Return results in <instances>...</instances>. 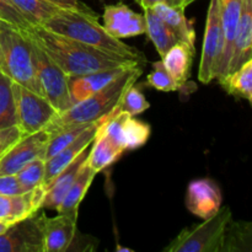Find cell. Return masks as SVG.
I'll use <instances>...</instances> for the list:
<instances>
[{"instance_id":"1","label":"cell","mask_w":252,"mask_h":252,"mask_svg":"<svg viewBox=\"0 0 252 252\" xmlns=\"http://www.w3.org/2000/svg\"><path fill=\"white\" fill-rule=\"evenodd\" d=\"M24 31L58 64L69 78L134 63L143 64L86 46L42 26L29 27Z\"/></svg>"},{"instance_id":"2","label":"cell","mask_w":252,"mask_h":252,"mask_svg":"<svg viewBox=\"0 0 252 252\" xmlns=\"http://www.w3.org/2000/svg\"><path fill=\"white\" fill-rule=\"evenodd\" d=\"M42 27L106 53L125 57L143 64L147 62L142 52L111 36L103 25L98 24L97 15L90 9H62L49 17Z\"/></svg>"},{"instance_id":"3","label":"cell","mask_w":252,"mask_h":252,"mask_svg":"<svg viewBox=\"0 0 252 252\" xmlns=\"http://www.w3.org/2000/svg\"><path fill=\"white\" fill-rule=\"evenodd\" d=\"M143 74V64H135L123 71L108 85L89 97L73 103L68 110L59 112L49 121L44 130L53 134L66 127L81 123H91L110 115L117 108L123 94L134 85Z\"/></svg>"},{"instance_id":"4","label":"cell","mask_w":252,"mask_h":252,"mask_svg":"<svg viewBox=\"0 0 252 252\" xmlns=\"http://www.w3.org/2000/svg\"><path fill=\"white\" fill-rule=\"evenodd\" d=\"M0 71L11 81L42 95L32 61L31 46L24 31L0 20Z\"/></svg>"},{"instance_id":"5","label":"cell","mask_w":252,"mask_h":252,"mask_svg":"<svg viewBox=\"0 0 252 252\" xmlns=\"http://www.w3.org/2000/svg\"><path fill=\"white\" fill-rule=\"evenodd\" d=\"M233 218L230 208L220 207L213 217L203 223L185 228L164 249L165 252H221L226 224Z\"/></svg>"},{"instance_id":"6","label":"cell","mask_w":252,"mask_h":252,"mask_svg":"<svg viewBox=\"0 0 252 252\" xmlns=\"http://www.w3.org/2000/svg\"><path fill=\"white\" fill-rule=\"evenodd\" d=\"M24 33L29 38L31 46L32 61L42 95L58 113L68 110L73 105L69 94V76L26 32L24 31Z\"/></svg>"},{"instance_id":"7","label":"cell","mask_w":252,"mask_h":252,"mask_svg":"<svg viewBox=\"0 0 252 252\" xmlns=\"http://www.w3.org/2000/svg\"><path fill=\"white\" fill-rule=\"evenodd\" d=\"M16 126L24 135L44 129L57 111L46 97L12 81Z\"/></svg>"},{"instance_id":"8","label":"cell","mask_w":252,"mask_h":252,"mask_svg":"<svg viewBox=\"0 0 252 252\" xmlns=\"http://www.w3.org/2000/svg\"><path fill=\"white\" fill-rule=\"evenodd\" d=\"M224 47V33L219 14L218 0H211L207 12L206 31L202 46L198 79L201 83L209 84L218 75L219 64Z\"/></svg>"},{"instance_id":"9","label":"cell","mask_w":252,"mask_h":252,"mask_svg":"<svg viewBox=\"0 0 252 252\" xmlns=\"http://www.w3.org/2000/svg\"><path fill=\"white\" fill-rule=\"evenodd\" d=\"M100 129L125 152L143 147L152 133V128L148 123L137 120L134 116L118 111L117 108L103 118L100 123Z\"/></svg>"},{"instance_id":"10","label":"cell","mask_w":252,"mask_h":252,"mask_svg":"<svg viewBox=\"0 0 252 252\" xmlns=\"http://www.w3.org/2000/svg\"><path fill=\"white\" fill-rule=\"evenodd\" d=\"M0 252H43L39 211L9 225L0 235Z\"/></svg>"},{"instance_id":"11","label":"cell","mask_w":252,"mask_h":252,"mask_svg":"<svg viewBox=\"0 0 252 252\" xmlns=\"http://www.w3.org/2000/svg\"><path fill=\"white\" fill-rule=\"evenodd\" d=\"M49 133L41 129L24 135L0 158V175H15L37 158H44Z\"/></svg>"},{"instance_id":"12","label":"cell","mask_w":252,"mask_h":252,"mask_svg":"<svg viewBox=\"0 0 252 252\" xmlns=\"http://www.w3.org/2000/svg\"><path fill=\"white\" fill-rule=\"evenodd\" d=\"M78 214H57L47 217L41 213L43 252H65L70 250L76 235Z\"/></svg>"},{"instance_id":"13","label":"cell","mask_w":252,"mask_h":252,"mask_svg":"<svg viewBox=\"0 0 252 252\" xmlns=\"http://www.w3.org/2000/svg\"><path fill=\"white\" fill-rule=\"evenodd\" d=\"M221 202V191L213 180L197 179L189 184L185 204L193 216L201 219L211 218L220 209Z\"/></svg>"},{"instance_id":"14","label":"cell","mask_w":252,"mask_h":252,"mask_svg":"<svg viewBox=\"0 0 252 252\" xmlns=\"http://www.w3.org/2000/svg\"><path fill=\"white\" fill-rule=\"evenodd\" d=\"M103 27L111 36L118 39L139 36L147 31L144 15L133 11L123 2L105 6Z\"/></svg>"},{"instance_id":"15","label":"cell","mask_w":252,"mask_h":252,"mask_svg":"<svg viewBox=\"0 0 252 252\" xmlns=\"http://www.w3.org/2000/svg\"><path fill=\"white\" fill-rule=\"evenodd\" d=\"M43 196V186L19 194L0 196V221L11 225L33 216L41 211Z\"/></svg>"},{"instance_id":"16","label":"cell","mask_w":252,"mask_h":252,"mask_svg":"<svg viewBox=\"0 0 252 252\" xmlns=\"http://www.w3.org/2000/svg\"><path fill=\"white\" fill-rule=\"evenodd\" d=\"M252 0H244L240 19L234 36L231 54L224 75L233 73L252 59ZM223 75V76H224Z\"/></svg>"},{"instance_id":"17","label":"cell","mask_w":252,"mask_h":252,"mask_svg":"<svg viewBox=\"0 0 252 252\" xmlns=\"http://www.w3.org/2000/svg\"><path fill=\"white\" fill-rule=\"evenodd\" d=\"M103 118L91 123L74 142H71L64 149H62L61 152H58L56 155H53V157L46 160V171H44L43 186L48 184L54 176H57L62 170L65 169L71 161H74L86 148L90 147L94 138H95L96 130H97L98 126L102 122Z\"/></svg>"},{"instance_id":"18","label":"cell","mask_w":252,"mask_h":252,"mask_svg":"<svg viewBox=\"0 0 252 252\" xmlns=\"http://www.w3.org/2000/svg\"><path fill=\"white\" fill-rule=\"evenodd\" d=\"M135 64L139 63L117 66V68L103 69V70L94 71V73L85 74V75L69 78V94H70L71 102H79V101L91 96L93 94L97 93L106 85H108L111 81L115 80L117 76H120L123 71L127 70L129 66L135 65Z\"/></svg>"},{"instance_id":"19","label":"cell","mask_w":252,"mask_h":252,"mask_svg":"<svg viewBox=\"0 0 252 252\" xmlns=\"http://www.w3.org/2000/svg\"><path fill=\"white\" fill-rule=\"evenodd\" d=\"M90 147L86 148L74 161H71L65 169L62 170L57 176H54L47 185H44V196L42 199L41 209H57L61 204L62 199L66 194L68 189H70L71 184L75 180L76 175L80 171L81 166L85 162L86 157Z\"/></svg>"},{"instance_id":"20","label":"cell","mask_w":252,"mask_h":252,"mask_svg":"<svg viewBox=\"0 0 252 252\" xmlns=\"http://www.w3.org/2000/svg\"><path fill=\"white\" fill-rule=\"evenodd\" d=\"M243 1L244 0H218L219 14H220L221 27H223L224 33V47L217 79L221 78L225 74L226 66H228L229 59H230L234 36H235L241 9H243Z\"/></svg>"},{"instance_id":"21","label":"cell","mask_w":252,"mask_h":252,"mask_svg":"<svg viewBox=\"0 0 252 252\" xmlns=\"http://www.w3.org/2000/svg\"><path fill=\"white\" fill-rule=\"evenodd\" d=\"M123 153H125V150L118 147L103 130H101L100 126H98L95 138H94L90 149H89L88 157H86V164L96 174H98L112 164H115L122 157Z\"/></svg>"},{"instance_id":"22","label":"cell","mask_w":252,"mask_h":252,"mask_svg":"<svg viewBox=\"0 0 252 252\" xmlns=\"http://www.w3.org/2000/svg\"><path fill=\"white\" fill-rule=\"evenodd\" d=\"M194 54H196L194 46L185 43V42H177L161 58L165 69L174 78L180 89L186 85L191 75Z\"/></svg>"},{"instance_id":"23","label":"cell","mask_w":252,"mask_h":252,"mask_svg":"<svg viewBox=\"0 0 252 252\" xmlns=\"http://www.w3.org/2000/svg\"><path fill=\"white\" fill-rule=\"evenodd\" d=\"M153 10L162 19V21L170 27L175 36L180 42H185L194 46L196 41V31L192 26L191 21L185 15L184 6H172L167 4H157Z\"/></svg>"},{"instance_id":"24","label":"cell","mask_w":252,"mask_h":252,"mask_svg":"<svg viewBox=\"0 0 252 252\" xmlns=\"http://www.w3.org/2000/svg\"><path fill=\"white\" fill-rule=\"evenodd\" d=\"M96 175L97 174L86 164L85 160L80 171L78 172L75 180L71 184L70 189H68V192L62 199L61 204L56 211L59 214H78L80 203L83 202L86 192L90 189Z\"/></svg>"},{"instance_id":"25","label":"cell","mask_w":252,"mask_h":252,"mask_svg":"<svg viewBox=\"0 0 252 252\" xmlns=\"http://www.w3.org/2000/svg\"><path fill=\"white\" fill-rule=\"evenodd\" d=\"M143 15L145 19V33L153 42V44L157 48L160 57H164L166 52L172 46L180 42L174 32L170 30V27L162 21L161 17L153 10V7H145L143 9Z\"/></svg>"},{"instance_id":"26","label":"cell","mask_w":252,"mask_h":252,"mask_svg":"<svg viewBox=\"0 0 252 252\" xmlns=\"http://www.w3.org/2000/svg\"><path fill=\"white\" fill-rule=\"evenodd\" d=\"M221 88L229 95L248 100L252 102V59L245 62L241 66H239L233 73L218 79Z\"/></svg>"},{"instance_id":"27","label":"cell","mask_w":252,"mask_h":252,"mask_svg":"<svg viewBox=\"0 0 252 252\" xmlns=\"http://www.w3.org/2000/svg\"><path fill=\"white\" fill-rule=\"evenodd\" d=\"M252 250V225L250 221H233L226 224L221 252H243Z\"/></svg>"},{"instance_id":"28","label":"cell","mask_w":252,"mask_h":252,"mask_svg":"<svg viewBox=\"0 0 252 252\" xmlns=\"http://www.w3.org/2000/svg\"><path fill=\"white\" fill-rule=\"evenodd\" d=\"M27 22L33 26H42L49 17L64 7L52 0H11Z\"/></svg>"},{"instance_id":"29","label":"cell","mask_w":252,"mask_h":252,"mask_svg":"<svg viewBox=\"0 0 252 252\" xmlns=\"http://www.w3.org/2000/svg\"><path fill=\"white\" fill-rule=\"evenodd\" d=\"M16 125L12 81L0 71V128Z\"/></svg>"},{"instance_id":"30","label":"cell","mask_w":252,"mask_h":252,"mask_svg":"<svg viewBox=\"0 0 252 252\" xmlns=\"http://www.w3.org/2000/svg\"><path fill=\"white\" fill-rule=\"evenodd\" d=\"M91 123H81V125L71 126V127H66L49 135L48 144H47L46 153H44V159H49L58 152H61L62 149H64L66 145L74 142Z\"/></svg>"},{"instance_id":"31","label":"cell","mask_w":252,"mask_h":252,"mask_svg":"<svg viewBox=\"0 0 252 252\" xmlns=\"http://www.w3.org/2000/svg\"><path fill=\"white\" fill-rule=\"evenodd\" d=\"M44 171H46V159L37 158L27 165H25L20 171H17L16 177L21 184L25 192L31 191L37 187L43 186Z\"/></svg>"},{"instance_id":"32","label":"cell","mask_w":252,"mask_h":252,"mask_svg":"<svg viewBox=\"0 0 252 252\" xmlns=\"http://www.w3.org/2000/svg\"><path fill=\"white\" fill-rule=\"evenodd\" d=\"M149 107L150 103L145 98L144 94L139 89L135 88L134 85H132L123 94L122 98L118 103L117 110L128 113L130 116H137L147 111Z\"/></svg>"},{"instance_id":"33","label":"cell","mask_w":252,"mask_h":252,"mask_svg":"<svg viewBox=\"0 0 252 252\" xmlns=\"http://www.w3.org/2000/svg\"><path fill=\"white\" fill-rule=\"evenodd\" d=\"M147 84L152 88L157 89V90L165 91V93L180 90V86L177 85L174 78L170 75L169 71L165 69L161 61L153 63V70L148 74Z\"/></svg>"},{"instance_id":"34","label":"cell","mask_w":252,"mask_h":252,"mask_svg":"<svg viewBox=\"0 0 252 252\" xmlns=\"http://www.w3.org/2000/svg\"><path fill=\"white\" fill-rule=\"evenodd\" d=\"M0 20L20 30H27L31 27V25L25 20L21 12L12 4L11 0H0Z\"/></svg>"},{"instance_id":"35","label":"cell","mask_w":252,"mask_h":252,"mask_svg":"<svg viewBox=\"0 0 252 252\" xmlns=\"http://www.w3.org/2000/svg\"><path fill=\"white\" fill-rule=\"evenodd\" d=\"M24 137L21 130L16 125L11 127L0 128V158L12 147L16 142H19Z\"/></svg>"},{"instance_id":"36","label":"cell","mask_w":252,"mask_h":252,"mask_svg":"<svg viewBox=\"0 0 252 252\" xmlns=\"http://www.w3.org/2000/svg\"><path fill=\"white\" fill-rule=\"evenodd\" d=\"M25 192L16 175H0V196H10Z\"/></svg>"},{"instance_id":"37","label":"cell","mask_w":252,"mask_h":252,"mask_svg":"<svg viewBox=\"0 0 252 252\" xmlns=\"http://www.w3.org/2000/svg\"><path fill=\"white\" fill-rule=\"evenodd\" d=\"M135 1L142 6V9H145V7H153L154 5L161 4V2L162 4L172 5V6H184L182 0H135ZM185 9H186V7H185Z\"/></svg>"},{"instance_id":"38","label":"cell","mask_w":252,"mask_h":252,"mask_svg":"<svg viewBox=\"0 0 252 252\" xmlns=\"http://www.w3.org/2000/svg\"><path fill=\"white\" fill-rule=\"evenodd\" d=\"M53 2L58 4L59 6L64 7V9H83L88 10L89 7L80 2L79 0H52Z\"/></svg>"},{"instance_id":"39","label":"cell","mask_w":252,"mask_h":252,"mask_svg":"<svg viewBox=\"0 0 252 252\" xmlns=\"http://www.w3.org/2000/svg\"><path fill=\"white\" fill-rule=\"evenodd\" d=\"M7 228H9V224L2 223V221H0V235H1V234L4 233V231L6 230Z\"/></svg>"},{"instance_id":"40","label":"cell","mask_w":252,"mask_h":252,"mask_svg":"<svg viewBox=\"0 0 252 252\" xmlns=\"http://www.w3.org/2000/svg\"><path fill=\"white\" fill-rule=\"evenodd\" d=\"M116 251H117V252H133V250H130V249L122 248V246H120V245H118L117 248H116Z\"/></svg>"},{"instance_id":"41","label":"cell","mask_w":252,"mask_h":252,"mask_svg":"<svg viewBox=\"0 0 252 252\" xmlns=\"http://www.w3.org/2000/svg\"><path fill=\"white\" fill-rule=\"evenodd\" d=\"M193 1H196V0H182V2H184V6L187 7L189 4H192Z\"/></svg>"}]
</instances>
